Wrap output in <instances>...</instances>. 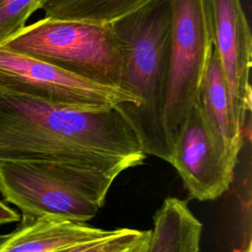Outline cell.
Segmentation results:
<instances>
[{
    "label": "cell",
    "instance_id": "obj_1",
    "mask_svg": "<svg viewBox=\"0 0 252 252\" xmlns=\"http://www.w3.org/2000/svg\"><path fill=\"white\" fill-rule=\"evenodd\" d=\"M146 157L120 105L86 111L0 92V164L56 162L118 176Z\"/></svg>",
    "mask_w": 252,
    "mask_h": 252
},
{
    "label": "cell",
    "instance_id": "obj_2",
    "mask_svg": "<svg viewBox=\"0 0 252 252\" xmlns=\"http://www.w3.org/2000/svg\"><path fill=\"white\" fill-rule=\"evenodd\" d=\"M111 25L122 52L121 87L139 99L136 108L123 112L146 155L169 163L162 128L171 33L169 0H152Z\"/></svg>",
    "mask_w": 252,
    "mask_h": 252
},
{
    "label": "cell",
    "instance_id": "obj_3",
    "mask_svg": "<svg viewBox=\"0 0 252 252\" xmlns=\"http://www.w3.org/2000/svg\"><path fill=\"white\" fill-rule=\"evenodd\" d=\"M117 176L56 162L0 164V193L27 218L88 222L103 206Z\"/></svg>",
    "mask_w": 252,
    "mask_h": 252
},
{
    "label": "cell",
    "instance_id": "obj_4",
    "mask_svg": "<svg viewBox=\"0 0 252 252\" xmlns=\"http://www.w3.org/2000/svg\"><path fill=\"white\" fill-rule=\"evenodd\" d=\"M0 46L96 83L121 87L122 52L111 24L44 17Z\"/></svg>",
    "mask_w": 252,
    "mask_h": 252
},
{
    "label": "cell",
    "instance_id": "obj_5",
    "mask_svg": "<svg viewBox=\"0 0 252 252\" xmlns=\"http://www.w3.org/2000/svg\"><path fill=\"white\" fill-rule=\"evenodd\" d=\"M169 3L171 33L162 128L171 158L173 143L197 103L213 52V38L207 0H169Z\"/></svg>",
    "mask_w": 252,
    "mask_h": 252
},
{
    "label": "cell",
    "instance_id": "obj_6",
    "mask_svg": "<svg viewBox=\"0 0 252 252\" xmlns=\"http://www.w3.org/2000/svg\"><path fill=\"white\" fill-rule=\"evenodd\" d=\"M0 92L86 111L118 105L129 111L139 105V99L122 87L88 80L3 46H0Z\"/></svg>",
    "mask_w": 252,
    "mask_h": 252
},
{
    "label": "cell",
    "instance_id": "obj_7",
    "mask_svg": "<svg viewBox=\"0 0 252 252\" xmlns=\"http://www.w3.org/2000/svg\"><path fill=\"white\" fill-rule=\"evenodd\" d=\"M237 159L213 132L197 102L173 143L169 162L189 196L199 201L221 196L233 180Z\"/></svg>",
    "mask_w": 252,
    "mask_h": 252
},
{
    "label": "cell",
    "instance_id": "obj_8",
    "mask_svg": "<svg viewBox=\"0 0 252 252\" xmlns=\"http://www.w3.org/2000/svg\"><path fill=\"white\" fill-rule=\"evenodd\" d=\"M213 48L220 59L233 116L245 132L252 106V36L241 0H207Z\"/></svg>",
    "mask_w": 252,
    "mask_h": 252
},
{
    "label": "cell",
    "instance_id": "obj_9",
    "mask_svg": "<svg viewBox=\"0 0 252 252\" xmlns=\"http://www.w3.org/2000/svg\"><path fill=\"white\" fill-rule=\"evenodd\" d=\"M114 231L62 219L21 217L14 230L0 234V252H51L102 238Z\"/></svg>",
    "mask_w": 252,
    "mask_h": 252
},
{
    "label": "cell",
    "instance_id": "obj_10",
    "mask_svg": "<svg viewBox=\"0 0 252 252\" xmlns=\"http://www.w3.org/2000/svg\"><path fill=\"white\" fill-rule=\"evenodd\" d=\"M197 102L213 132L226 151L238 158L245 132L235 122L221 65L214 48L200 87Z\"/></svg>",
    "mask_w": 252,
    "mask_h": 252
},
{
    "label": "cell",
    "instance_id": "obj_11",
    "mask_svg": "<svg viewBox=\"0 0 252 252\" xmlns=\"http://www.w3.org/2000/svg\"><path fill=\"white\" fill-rule=\"evenodd\" d=\"M202 230L188 203L168 197L154 215L147 252H200Z\"/></svg>",
    "mask_w": 252,
    "mask_h": 252
},
{
    "label": "cell",
    "instance_id": "obj_12",
    "mask_svg": "<svg viewBox=\"0 0 252 252\" xmlns=\"http://www.w3.org/2000/svg\"><path fill=\"white\" fill-rule=\"evenodd\" d=\"M152 0H46L44 17L67 21L111 24Z\"/></svg>",
    "mask_w": 252,
    "mask_h": 252
},
{
    "label": "cell",
    "instance_id": "obj_13",
    "mask_svg": "<svg viewBox=\"0 0 252 252\" xmlns=\"http://www.w3.org/2000/svg\"><path fill=\"white\" fill-rule=\"evenodd\" d=\"M46 0H0V45L18 33Z\"/></svg>",
    "mask_w": 252,
    "mask_h": 252
},
{
    "label": "cell",
    "instance_id": "obj_14",
    "mask_svg": "<svg viewBox=\"0 0 252 252\" xmlns=\"http://www.w3.org/2000/svg\"><path fill=\"white\" fill-rule=\"evenodd\" d=\"M132 230L133 228H115V231L108 236L69 246L66 248L58 249L51 252H104L110 247H112L115 243H117L122 237L130 233Z\"/></svg>",
    "mask_w": 252,
    "mask_h": 252
},
{
    "label": "cell",
    "instance_id": "obj_15",
    "mask_svg": "<svg viewBox=\"0 0 252 252\" xmlns=\"http://www.w3.org/2000/svg\"><path fill=\"white\" fill-rule=\"evenodd\" d=\"M148 230L133 229L130 233L122 237L117 243L104 252H135L141 241L148 234Z\"/></svg>",
    "mask_w": 252,
    "mask_h": 252
},
{
    "label": "cell",
    "instance_id": "obj_16",
    "mask_svg": "<svg viewBox=\"0 0 252 252\" xmlns=\"http://www.w3.org/2000/svg\"><path fill=\"white\" fill-rule=\"evenodd\" d=\"M20 214L0 200V225L9 222L20 221Z\"/></svg>",
    "mask_w": 252,
    "mask_h": 252
},
{
    "label": "cell",
    "instance_id": "obj_17",
    "mask_svg": "<svg viewBox=\"0 0 252 252\" xmlns=\"http://www.w3.org/2000/svg\"><path fill=\"white\" fill-rule=\"evenodd\" d=\"M150 233H151V229H149L148 234L145 236V238L141 241V243L139 244V246L137 247L135 252H147L148 251V246H149V240H150Z\"/></svg>",
    "mask_w": 252,
    "mask_h": 252
}]
</instances>
